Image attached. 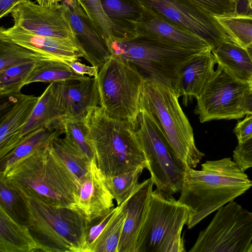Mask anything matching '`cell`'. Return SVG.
Masks as SVG:
<instances>
[{
	"mask_svg": "<svg viewBox=\"0 0 252 252\" xmlns=\"http://www.w3.org/2000/svg\"><path fill=\"white\" fill-rule=\"evenodd\" d=\"M188 220L184 204L157 189L150 194L140 228L135 252H186L182 232Z\"/></svg>",
	"mask_w": 252,
	"mask_h": 252,
	"instance_id": "obj_7",
	"label": "cell"
},
{
	"mask_svg": "<svg viewBox=\"0 0 252 252\" xmlns=\"http://www.w3.org/2000/svg\"><path fill=\"white\" fill-rule=\"evenodd\" d=\"M106 41L111 56L134 67L145 81L169 87L175 92L183 65L195 55L205 51L138 35L127 38L111 36Z\"/></svg>",
	"mask_w": 252,
	"mask_h": 252,
	"instance_id": "obj_5",
	"label": "cell"
},
{
	"mask_svg": "<svg viewBox=\"0 0 252 252\" xmlns=\"http://www.w3.org/2000/svg\"><path fill=\"white\" fill-rule=\"evenodd\" d=\"M54 83L63 122L68 119L83 120L89 109L99 106L96 77Z\"/></svg>",
	"mask_w": 252,
	"mask_h": 252,
	"instance_id": "obj_17",
	"label": "cell"
},
{
	"mask_svg": "<svg viewBox=\"0 0 252 252\" xmlns=\"http://www.w3.org/2000/svg\"><path fill=\"white\" fill-rule=\"evenodd\" d=\"M84 122L96 164L105 176L140 166L146 168L144 152L131 123L112 118L100 106L89 109Z\"/></svg>",
	"mask_w": 252,
	"mask_h": 252,
	"instance_id": "obj_4",
	"label": "cell"
},
{
	"mask_svg": "<svg viewBox=\"0 0 252 252\" xmlns=\"http://www.w3.org/2000/svg\"><path fill=\"white\" fill-rule=\"evenodd\" d=\"M0 252H40L27 226L16 222L0 206Z\"/></svg>",
	"mask_w": 252,
	"mask_h": 252,
	"instance_id": "obj_23",
	"label": "cell"
},
{
	"mask_svg": "<svg viewBox=\"0 0 252 252\" xmlns=\"http://www.w3.org/2000/svg\"><path fill=\"white\" fill-rule=\"evenodd\" d=\"M158 16L205 40L213 50L228 38L213 15L189 0H136Z\"/></svg>",
	"mask_w": 252,
	"mask_h": 252,
	"instance_id": "obj_12",
	"label": "cell"
},
{
	"mask_svg": "<svg viewBox=\"0 0 252 252\" xmlns=\"http://www.w3.org/2000/svg\"><path fill=\"white\" fill-rule=\"evenodd\" d=\"M144 168L140 166L116 176H105L106 187L118 205L128 199L137 188L139 178Z\"/></svg>",
	"mask_w": 252,
	"mask_h": 252,
	"instance_id": "obj_32",
	"label": "cell"
},
{
	"mask_svg": "<svg viewBox=\"0 0 252 252\" xmlns=\"http://www.w3.org/2000/svg\"><path fill=\"white\" fill-rule=\"evenodd\" d=\"M63 133L64 131L62 129L52 131L44 127L32 132L14 149L0 158V170L10 166L19 159L47 144L54 137Z\"/></svg>",
	"mask_w": 252,
	"mask_h": 252,
	"instance_id": "obj_29",
	"label": "cell"
},
{
	"mask_svg": "<svg viewBox=\"0 0 252 252\" xmlns=\"http://www.w3.org/2000/svg\"><path fill=\"white\" fill-rule=\"evenodd\" d=\"M87 76L76 73L66 63L55 60L37 63L27 78L24 86L34 82L52 83L81 80Z\"/></svg>",
	"mask_w": 252,
	"mask_h": 252,
	"instance_id": "obj_26",
	"label": "cell"
},
{
	"mask_svg": "<svg viewBox=\"0 0 252 252\" xmlns=\"http://www.w3.org/2000/svg\"><path fill=\"white\" fill-rule=\"evenodd\" d=\"M252 240V212L233 200L217 210L189 252H247Z\"/></svg>",
	"mask_w": 252,
	"mask_h": 252,
	"instance_id": "obj_10",
	"label": "cell"
},
{
	"mask_svg": "<svg viewBox=\"0 0 252 252\" xmlns=\"http://www.w3.org/2000/svg\"><path fill=\"white\" fill-rule=\"evenodd\" d=\"M176 92L169 87L145 81L141 107L156 119L168 142L188 167L194 168L205 154L196 147L193 129L184 113Z\"/></svg>",
	"mask_w": 252,
	"mask_h": 252,
	"instance_id": "obj_6",
	"label": "cell"
},
{
	"mask_svg": "<svg viewBox=\"0 0 252 252\" xmlns=\"http://www.w3.org/2000/svg\"><path fill=\"white\" fill-rule=\"evenodd\" d=\"M212 52L218 64L238 80L249 83L252 78V59L247 49L228 39Z\"/></svg>",
	"mask_w": 252,
	"mask_h": 252,
	"instance_id": "obj_24",
	"label": "cell"
},
{
	"mask_svg": "<svg viewBox=\"0 0 252 252\" xmlns=\"http://www.w3.org/2000/svg\"><path fill=\"white\" fill-rule=\"evenodd\" d=\"M0 181L32 190L53 205L77 207L78 181L51 142L0 170Z\"/></svg>",
	"mask_w": 252,
	"mask_h": 252,
	"instance_id": "obj_3",
	"label": "cell"
},
{
	"mask_svg": "<svg viewBox=\"0 0 252 252\" xmlns=\"http://www.w3.org/2000/svg\"><path fill=\"white\" fill-rule=\"evenodd\" d=\"M51 144L58 156L79 182L88 171L91 161L77 146L64 137H54Z\"/></svg>",
	"mask_w": 252,
	"mask_h": 252,
	"instance_id": "obj_30",
	"label": "cell"
},
{
	"mask_svg": "<svg viewBox=\"0 0 252 252\" xmlns=\"http://www.w3.org/2000/svg\"><path fill=\"white\" fill-rule=\"evenodd\" d=\"M68 65L76 73L82 76L87 75L90 77H96L99 72L97 67L87 65L78 61L70 62Z\"/></svg>",
	"mask_w": 252,
	"mask_h": 252,
	"instance_id": "obj_40",
	"label": "cell"
},
{
	"mask_svg": "<svg viewBox=\"0 0 252 252\" xmlns=\"http://www.w3.org/2000/svg\"><path fill=\"white\" fill-rule=\"evenodd\" d=\"M251 187L252 180L230 158L207 160L200 170L188 167L178 200L188 208V228Z\"/></svg>",
	"mask_w": 252,
	"mask_h": 252,
	"instance_id": "obj_1",
	"label": "cell"
},
{
	"mask_svg": "<svg viewBox=\"0 0 252 252\" xmlns=\"http://www.w3.org/2000/svg\"><path fill=\"white\" fill-rule=\"evenodd\" d=\"M238 143H243L252 137V115L239 122L233 129Z\"/></svg>",
	"mask_w": 252,
	"mask_h": 252,
	"instance_id": "obj_39",
	"label": "cell"
},
{
	"mask_svg": "<svg viewBox=\"0 0 252 252\" xmlns=\"http://www.w3.org/2000/svg\"><path fill=\"white\" fill-rule=\"evenodd\" d=\"M142 9L141 16L135 24L136 36L192 50H213L212 47L200 36L144 8Z\"/></svg>",
	"mask_w": 252,
	"mask_h": 252,
	"instance_id": "obj_15",
	"label": "cell"
},
{
	"mask_svg": "<svg viewBox=\"0 0 252 252\" xmlns=\"http://www.w3.org/2000/svg\"><path fill=\"white\" fill-rule=\"evenodd\" d=\"M250 85V91L252 92V78L250 80V81L249 83Z\"/></svg>",
	"mask_w": 252,
	"mask_h": 252,
	"instance_id": "obj_47",
	"label": "cell"
},
{
	"mask_svg": "<svg viewBox=\"0 0 252 252\" xmlns=\"http://www.w3.org/2000/svg\"><path fill=\"white\" fill-rule=\"evenodd\" d=\"M37 63H25L0 71V96H13L21 93L27 78Z\"/></svg>",
	"mask_w": 252,
	"mask_h": 252,
	"instance_id": "obj_33",
	"label": "cell"
},
{
	"mask_svg": "<svg viewBox=\"0 0 252 252\" xmlns=\"http://www.w3.org/2000/svg\"><path fill=\"white\" fill-rule=\"evenodd\" d=\"M244 112L247 115H252V92H250L245 100Z\"/></svg>",
	"mask_w": 252,
	"mask_h": 252,
	"instance_id": "obj_43",
	"label": "cell"
},
{
	"mask_svg": "<svg viewBox=\"0 0 252 252\" xmlns=\"http://www.w3.org/2000/svg\"><path fill=\"white\" fill-rule=\"evenodd\" d=\"M233 159L244 171L252 167V137L238 143L233 151Z\"/></svg>",
	"mask_w": 252,
	"mask_h": 252,
	"instance_id": "obj_38",
	"label": "cell"
},
{
	"mask_svg": "<svg viewBox=\"0 0 252 252\" xmlns=\"http://www.w3.org/2000/svg\"><path fill=\"white\" fill-rule=\"evenodd\" d=\"M64 138L80 149L91 160L94 158L84 119H68L63 121Z\"/></svg>",
	"mask_w": 252,
	"mask_h": 252,
	"instance_id": "obj_34",
	"label": "cell"
},
{
	"mask_svg": "<svg viewBox=\"0 0 252 252\" xmlns=\"http://www.w3.org/2000/svg\"><path fill=\"white\" fill-rule=\"evenodd\" d=\"M48 60L54 59L17 44L0 40V71L19 64Z\"/></svg>",
	"mask_w": 252,
	"mask_h": 252,
	"instance_id": "obj_31",
	"label": "cell"
},
{
	"mask_svg": "<svg viewBox=\"0 0 252 252\" xmlns=\"http://www.w3.org/2000/svg\"><path fill=\"white\" fill-rule=\"evenodd\" d=\"M212 51L195 55L183 65L179 72L176 92L179 97L182 96L185 106L193 98L199 97L215 71L217 62Z\"/></svg>",
	"mask_w": 252,
	"mask_h": 252,
	"instance_id": "obj_20",
	"label": "cell"
},
{
	"mask_svg": "<svg viewBox=\"0 0 252 252\" xmlns=\"http://www.w3.org/2000/svg\"><path fill=\"white\" fill-rule=\"evenodd\" d=\"M43 127L52 131L63 130L61 108L54 82L51 83L39 96L38 101L28 122L0 148V158L14 149L29 134Z\"/></svg>",
	"mask_w": 252,
	"mask_h": 252,
	"instance_id": "obj_18",
	"label": "cell"
},
{
	"mask_svg": "<svg viewBox=\"0 0 252 252\" xmlns=\"http://www.w3.org/2000/svg\"><path fill=\"white\" fill-rule=\"evenodd\" d=\"M213 17L232 42L246 48L252 44V16L234 11Z\"/></svg>",
	"mask_w": 252,
	"mask_h": 252,
	"instance_id": "obj_27",
	"label": "cell"
},
{
	"mask_svg": "<svg viewBox=\"0 0 252 252\" xmlns=\"http://www.w3.org/2000/svg\"><path fill=\"white\" fill-rule=\"evenodd\" d=\"M247 252H252V243H251L250 245L249 246Z\"/></svg>",
	"mask_w": 252,
	"mask_h": 252,
	"instance_id": "obj_46",
	"label": "cell"
},
{
	"mask_svg": "<svg viewBox=\"0 0 252 252\" xmlns=\"http://www.w3.org/2000/svg\"><path fill=\"white\" fill-rule=\"evenodd\" d=\"M136 134L157 189L173 195L181 191L188 166L176 155L156 119L141 107Z\"/></svg>",
	"mask_w": 252,
	"mask_h": 252,
	"instance_id": "obj_9",
	"label": "cell"
},
{
	"mask_svg": "<svg viewBox=\"0 0 252 252\" xmlns=\"http://www.w3.org/2000/svg\"><path fill=\"white\" fill-rule=\"evenodd\" d=\"M11 188L25 203L27 226L40 252H86L88 223L77 207L57 206L32 190Z\"/></svg>",
	"mask_w": 252,
	"mask_h": 252,
	"instance_id": "obj_2",
	"label": "cell"
},
{
	"mask_svg": "<svg viewBox=\"0 0 252 252\" xmlns=\"http://www.w3.org/2000/svg\"><path fill=\"white\" fill-rule=\"evenodd\" d=\"M39 99L22 93L16 95L13 105L0 118V148L28 122Z\"/></svg>",
	"mask_w": 252,
	"mask_h": 252,
	"instance_id": "obj_25",
	"label": "cell"
},
{
	"mask_svg": "<svg viewBox=\"0 0 252 252\" xmlns=\"http://www.w3.org/2000/svg\"><path fill=\"white\" fill-rule=\"evenodd\" d=\"M11 15L15 27L39 35L75 41L66 9L61 2L43 5L27 0L18 5Z\"/></svg>",
	"mask_w": 252,
	"mask_h": 252,
	"instance_id": "obj_13",
	"label": "cell"
},
{
	"mask_svg": "<svg viewBox=\"0 0 252 252\" xmlns=\"http://www.w3.org/2000/svg\"><path fill=\"white\" fill-rule=\"evenodd\" d=\"M109 19L112 36L121 38L136 36L135 24L140 17L142 7L136 0H100Z\"/></svg>",
	"mask_w": 252,
	"mask_h": 252,
	"instance_id": "obj_22",
	"label": "cell"
},
{
	"mask_svg": "<svg viewBox=\"0 0 252 252\" xmlns=\"http://www.w3.org/2000/svg\"><path fill=\"white\" fill-rule=\"evenodd\" d=\"M78 1L105 38L112 36L111 22L103 10L100 0Z\"/></svg>",
	"mask_w": 252,
	"mask_h": 252,
	"instance_id": "obj_36",
	"label": "cell"
},
{
	"mask_svg": "<svg viewBox=\"0 0 252 252\" xmlns=\"http://www.w3.org/2000/svg\"><path fill=\"white\" fill-rule=\"evenodd\" d=\"M0 206L16 222L27 225V213L25 203L13 189L0 181Z\"/></svg>",
	"mask_w": 252,
	"mask_h": 252,
	"instance_id": "obj_35",
	"label": "cell"
},
{
	"mask_svg": "<svg viewBox=\"0 0 252 252\" xmlns=\"http://www.w3.org/2000/svg\"><path fill=\"white\" fill-rule=\"evenodd\" d=\"M27 0H0V18L9 14L19 4Z\"/></svg>",
	"mask_w": 252,
	"mask_h": 252,
	"instance_id": "obj_41",
	"label": "cell"
},
{
	"mask_svg": "<svg viewBox=\"0 0 252 252\" xmlns=\"http://www.w3.org/2000/svg\"><path fill=\"white\" fill-rule=\"evenodd\" d=\"M231 0V1H233V2H234V3H236V0Z\"/></svg>",
	"mask_w": 252,
	"mask_h": 252,
	"instance_id": "obj_48",
	"label": "cell"
},
{
	"mask_svg": "<svg viewBox=\"0 0 252 252\" xmlns=\"http://www.w3.org/2000/svg\"><path fill=\"white\" fill-rule=\"evenodd\" d=\"M250 92L248 83L236 78L221 65L207 82L197 100L194 113L203 123L214 120L243 118L245 98Z\"/></svg>",
	"mask_w": 252,
	"mask_h": 252,
	"instance_id": "obj_11",
	"label": "cell"
},
{
	"mask_svg": "<svg viewBox=\"0 0 252 252\" xmlns=\"http://www.w3.org/2000/svg\"><path fill=\"white\" fill-rule=\"evenodd\" d=\"M213 15L231 13L236 10V3L230 0H189Z\"/></svg>",
	"mask_w": 252,
	"mask_h": 252,
	"instance_id": "obj_37",
	"label": "cell"
},
{
	"mask_svg": "<svg viewBox=\"0 0 252 252\" xmlns=\"http://www.w3.org/2000/svg\"><path fill=\"white\" fill-rule=\"evenodd\" d=\"M126 214L125 201L116 207L114 214L88 252H118Z\"/></svg>",
	"mask_w": 252,
	"mask_h": 252,
	"instance_id": "obj_28",
	"label": "cell"
},
{
	"mask_svg": "<svg viewBox=\"0 0 252 252\" xmlns=\"http://www.w3.org/2000/svg\"><path fill=\"white\" fill-rule=\"evenodd\" d=\"M96 79L99 106L112 118L126 121L136 129L141 109L143 77L134 67L110 56Z\"/></svg>",
	"mask_w": 252,
	"mask_h": 252,
	"instance_id": "obj_8",
	"label": "cell"
},
{
	"mask_svg": "<svg viewBox=\"0 0 252 252\" xmlns=\"http://www.w3.org/2000/svg\"><path fill=\"white\" fill-rule=\"evenodd\" d=\"M153 186L151 178L140 183L126 200V214L118 252H135L137 237L147 212Z\"/></svg>",
	"mask_w": 252,
	"mask_h": 252,
	"instance_id": "obj_21",
	"label": "cell"
},
{
	"mask_svg": "<svg viewBox=\"0 0 252 252\" xmlns=\"http://www.w3.org/2000/svg\"><path fill=\"white\" fill-rule=\"evenodd\" d=\"M61 3L66 9L75 42L83 57L99 70L111 56L106 39L78 0H62Z\"/></svg>",
	"mask_w": 252,
	"mask_h": 252,
	"instance_id": "obj_14",
	"label": "cell"
},
{
	"mask_svg": "<svg viewBox=\"0 0 252 252\" xmlns=\"http://www.w3.org/2000/svg\"><path fill=\"white\" fill-rule=\"evenodd\" d=\"M62 0H36L38 4L43 5H52L61 2Z\"/></svg>",
	"mask_w": 252,
	"mask_h": 252,
	"instance_id": "obj_44",
	"label": "cell"
},
{
	"mask_svg": "<svg viewBox=\"0 0 252 252\" xmlns=\"http://www.w3.org/2000/svg\"><path fill=\"white\" fill-rule=\"evenodd\" d=\"M114 199L94 158L88 172L79 182L76 206L90 222L114 208Z\"/></svg>",
	"mask_w": 252,
	"mask_h": 252,
	"instance_id": "obj_19",
	"label": "cell"
},
{
	"mask_svg": "<svg viewBox=\"0 0 252 252\" xmlns=\"http://www.w3.org/2000/svg\"><path fill=\"white\" fill-rule=\"evenodd\" d=\"M247 50H248L249 53L250 54L252 59V44L249 45L246 48Z\"/></svg>",
	"mask_w": 252,
	"mask_h": 252,
	"instance_id": "obj_45",
	"label": "cell"
},
{
	"mask_svg": "<svg viewBox=\"0 0 252 252\" xmlns=\"http://www.w3.org/2000/svg\"><path fill=\"white\" fill-rule=\"evenodd\" d=\"M239 10L237 12L252 16V0H236V11Z\"/></svg>",
	"mask_w": 252,
	"mask_h": 252,
	"instance_id": "obj_42",
	"label": "cell"
},
{
	"mask_svg": "<svg viewBox=\"0 0 252 252\" xmlns=\"http://www.w3.org/2000/svg\"><path fill=\"white\" fill-rule=\"evenodd\" d=\"M0 40L17 44L68 64L83 57L72 39L39 35L14 26L7 29L0 28Z\"/></svg>",
	"mask_w": 252,
	"mask_h": 252,
	"instance_id": "obj_16",
	"label": "cell"
}]
</instances>
